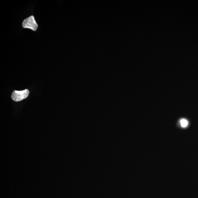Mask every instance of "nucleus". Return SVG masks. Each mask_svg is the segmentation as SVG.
<instances>
[{
	"label": "nucleus",
	"instance_id": "nucleus-1",
	"mask_svg": "<svg viewBox=\"0 0 198 198\" xmlns=\"http://www.w3.org/2000/svg\"><path fill=\"white\" fill-rule=\"evenodd\" d=\"M22 25L24 28L30 29L34 31H37L38 27L35 18L33 15L25 19L22 22Z\"/></svg>",
	"mask_w": 198,
	"mask_h": 198
},
{
	"label": "nucleus",
	"instance_id": "nucleus-2",
	"mask_svg": "<svg viewBox=\"0 0 198 198\" xmlns=\"http://www.w3.org/2000/svg\"><path fill=\"white\" fill-rule=\"evenodd\" d=\"M29 91L28 89L23 91H14L11 95V98L13 100L18 102L26 99L28 97Z\"/></svg>",
	"mask_w": 198,
	"mask_h": 198
},
{
	"label": "nucleus",
	"instance_id": "nucleus-3",
	"mask_svg": "<svg viewBox=\"0 0 198 198\" xmlns=\"http://www.w3.org/2000/svg\"><path fill=\"white\" fill-rule=\"evenodd\" d=\"M181 125L182 127H186L188 125V122L185 119H182L180 121Z\"/></svg>",
	"mask_w": 198,
	"mask_h": 198
}]
</instances>
